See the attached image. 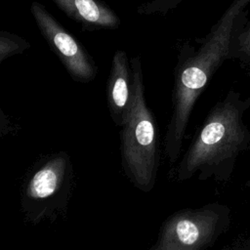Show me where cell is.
I'll return each instance as SVG.
<instances>
[{"label":"cell","instance_id":"1","mask_svg":"<svg viewBox=\"0 0 250 250\" xmlns=\"http://www.w3.org/2000/svg\"><path fill=\"white\" fill-rule=\"evenodd\" d=\"M250 0H232L209 32L198 39L195 47L189 41L178 49L174 68L171 115L164 139V152L175 163L196 101L220 66L230 60L232 40L248 20Z\"/></svg>","mask_w":250,"mask_h":250},{"label":"cell","instance_id":"2","mask_svg":"<svg viewBox=\"0 0 250 250\" xmlns=\"http://www.w3.org/2000/svg\"><path fill=\"white\" fill-rule=\"evenodd\" d=\"M250 109V94L246 97L229 90L210 109L194 135L177 169V180H189L220 175L229 169L238 154L250 145V130L244 115Z\"/></svg>","mask_w":250,"mask_h":250},{"label":"cell","instance_id":"3","mask_svg":"<svg viewBox=\"0 0 250 250\" xmlns=\"http://www.w3.org/2000/svg\"><path fill=\"white\" fill-rule=\"evenodd\" d=\"M133 91L127 116L120 127L121 159L126 176L142 191H150L156 182L160 160L157 121L145 96L140 57L130 59Z\"/></svg>","mask_w":250,"mask_h":250},{"label":"cell","instance_id":"4","mask_svg":"<svg viewBox=\"0 0 250 250\" xmlns=\"http://www.w3.org/2000/svg\"><path fill=\"white\" fill-rule=\"evenodd\" d=\"M221 221L213 205L179 210L164 221L150 250H204L218 235Z\"/></svg>","mask_w":250,"mask_h":250},{"label":"cell","instance_id":"5","mask_svg":"<svg viewBox=\"0 0 250 250\" xmlns=\"http://www.w3.org/2000/svg\"><path fill=\"white\" fill-rule=\"evenodd\" d=\"M72 180V164L65 151L47 156L29 177L22 197V206L31 221H40L55 209L62 195H67Z\"/></svg>","mask_w":250,"mask_h":250},{"label":"cell","instance_id":"6","mask_svg":"<svg viewBox=\"0 0 250 250\" xmlns=\"http://www.w3.org/2000/svg\"><path fill=\"white\" fill-rule=\"evenodd\" d=\"M30 13L43 38L69 76L75 82H92L97 76L98 66L82 44L57 21L43 4L33 1Z\"/></svg>","mask_w":250,"mask_h":250},{"label":"cell","instance_id":"7","mask_svg":"<svg viewBox=\"0 0 250 250\" xmlns=\"http://www.w3.org/2000/svg\"><path fill=\"white\" fill-rule=\"evenodd\" d=\"M133 91L131 62L124 50H116L112 56L106 80V102L110 118L121 127L129 110Z\"/></svg>","mask_w":250,"mask_h":250},{"label":"cell","instance_id":"8","mask_svg":"<svg viewBox=\"0 0 250 250\" xmlns=\"http://www.w3.org/2000/svg\"><path fill=\"white\" fill-rule=\"evenodd\" d=\"M51 1L83 30L117 29L121 24L119 16L102 0Z\"/></svg>","mask_w":250,"mask_h":250},{"label":"cell","instance_id":"9","mask_svg":"<svg viewBox=\"0 0 250 250\" xmlns=\"http://www.w3.org/2000/svg\"><path fill=\"white\" fill-rule=\"evenodd\" d=\"M230 60H237L239 63L250 73V20L237 30L235 33L231 50Z\"/></svg>","mask_w":250,"mask_h":250},{"label":"cell","instance_id":"10","mask_svg":"<svg viewBox=\"0 0 250 250\" xmlns=\"http://www.w3.org/2000/svg\"><path fill=\"white\" fill-rule=\"evenodd\" d=\"M31 47L30 43L21 36L10 31H0V63L8 58L22 54Z\"/></svg>","mask_w":250,"mask_h":250},{"label":"cell","instance_id":"11","mask_svg":"<svg viewBox=\"0 0 250 250\" xmlns=\"http://www.w3.org/2000/svg\"><path fill=\"white\" fill-rule=\"evenodd\" d=\"M184 0H151L140 4L137 13L144 16L149 15H166L177 8Z\"/></svg>","mask_w":250,"mask_h":250}]
</instances>
